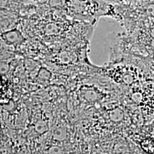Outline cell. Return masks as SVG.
Instances as JSON below:
<instances>
[{
  "label": "cell",
  "instance_id": "5",
  "mask_svg": "<svg viewBox=\"0 0 154 154\" xmlns=\"http://www.w3.org/2000/svg\"><path fill=\"white\" fill-rule=\"evenodd\" d=\"M143 149L147 152L152 153L154 152V142L151 139L144 140L142 144Z\"/></svg>",
  "mask_w": 154,
  "mask_h": 154
},
{
  "label": "cell",
  "instance_id": "2",
  "mask_svg": "<svg viewBox=\"0 0 154 154\" xmlns=\"http://www.w3.org/2000/svg\"><path fill=\"white\" fill-rule=\"evenodd\" d=\"M21 33L17 30L11 31L10 32L6 33L3 35V38L6 41V42L11 44H15L19 41V40L21 39Z\"/></svg>",
  "mask_w": 154,
  "mask_h": 154
},
{
  "label": "cell",
  "instance_id": "3",
  "mask_svg": "<svg viewBox=\"0 0 154 154\" xmlns=\"http://www.w3.org/2000/svg\"><path fill=\"white\" fill-rule=\"evenodd\" d=\"M53 137L57 141H63L65 140L67 137L66 129L61 127L56 128L53 133Z\"/></svg>",
  "mask_w": 154,
  "mask_h": 154
},
{
  "label": "cell",
  "instance_id": "6",
  "mask_svg": "<svg viewBox=\"0 0 154 154\" xmlns=\"http://www.w3.org/2000/svg\"><path fill=\"white\" fill-rule=\"evenodd\" d=\"M38 77L40 79L48 80V79H49L51 77V73L49 71L45 70V69H42L40 70L38 73Z\"/></svg>",
  "mask_w": 154,
  "mask_h": 154
},
{
  "label": "cell",
  "instance_id": "1",
  "mask_svg": "<svg viewBox=\"0 0 154 154\" xmlns=\"http://www.w3.org/2000/svg\"><path fill=\"white\" fill-rule=\"evenodd\" d=\"M13 97V91L10 88H2L0 90V105L8 104Z\"/></svg>",
  "mask_w": 154,
  "mask_h": 154
},
{
  "label": "cell",
  "instance_id": "4",
  "mask_svg": "<svg viewBox=\"0 0 154 154\" xmlns=\"http://www.w3.org/2000/svg\"><path fill=\"white\" fill-rule=\"evenodd\" d=\"M34 130L39 134H43L49 130V125L46 122L38 121L34 126Z\"/></svg>",
  "mask_w": 154,
  "mask_h": 154
},
{
  "label": "cell",
  "instance_id": "7",
  "mask_svg": "<svg viewBox=\"0 0 154 154\" xmlns=\"http://www.w3.org/2000/svg\"><path fill=\"white\" fill-rule=\"evenodd\" d=\"M3 88V84H2V78L0 76V90H1L2 88Z\"/></svg>",
  "mask_w": 154,
  "mask_h": 154
}]
</instances>
